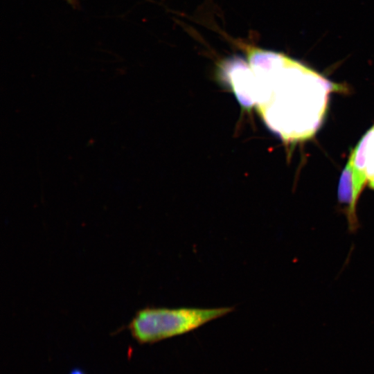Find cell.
I'll return each mask as SVG.
<instances>
[{
  "mask_svg": "<svg viewBox=\"0 0 374 374\" xmlns=\"http://www.w3.org/2000/svg\"><path fill=\"white\" fill-rule=\"evenodd\" d=\"M245 51L253 76L255 107L267 127L287 146L314 137L330 94L348 91L283 53L250 46Z\"/></svg>",
  "mask_w": 374,
  "mask_h": 374,
  "instance_id": "obj_1",
  "label": "cell"
},
{
  "mask_svg": "<svg viewBox=\"0 0 374 374\" xmlns=\"http://www.w3.org/2000/svg\"><path fill=\"white\" fill-rule=\"evenodd\" d=\"M235 307L177 308L147 307L136 312L128 324L139 344H153L195 330L232 311Z\"/></svg>",
  "mask_w": 374,
  "mask_h": 374,
  "instance_id": "obj_2",
  "label": "cell"
},
{
  "mask_svg": "<svg viewBox=\"0 0 374 374\" xmlns=\"http://www.w3.org/2000/svg\"><path fill=\"white\" fill-rule=\"evenodd\" d=\"M366 184L374 190V125L352 150L339 181L338 199L348 220L357 218V202Z\"/></svg>",
  "mask_w": 374,
  "mask_h": 374,
  "instance_id": "obj_3",
  "label": "cell"
},
{
  "mask_svg": "<svg viewBox=\"0 0 374 374\" xmlns=\"http://www.w3.org/2000/svg\"><path fill=\"white\" fill-rule=\"evenodd\" d=\"M220 69L240 104L247 109L255 107L253 76L247 61L233 57L223 61Z\"/></svg>",
  "mask_w": 374,
  "mask_h": 374,
  "instance_id": "obj_4",
  "label": "cell"
},
{
  "mask_svg": "<svg viewBox=\"0 0 374 374\" xmlns=\"http://www.w3.org/2000/svg\"><path fill=\"white\" fill-rule=\"evenodd\" d=\"M69 374H85L84 371L79 368L72 369Z\"/></svg>",
  "mask_w": 374,
  "mask_h": 374,
  "instance_id": "obj_5",
  "label": "cell"
},
{
  "mask_svg": "<svg viewBox=\"0 0 374 374\" xmlns=\"http://www.w3.org/2000/svg\"><path fill=\"white\" fill-rule=\"evenodd\" d=\"M66 1L73 6H76L78 3V0H66Z\"/></svg>",
  "mask_w": 374,
  "mask_h": 374,
  "instance_id": "obj_6",
  "label": "cell"
}]
</instances>
